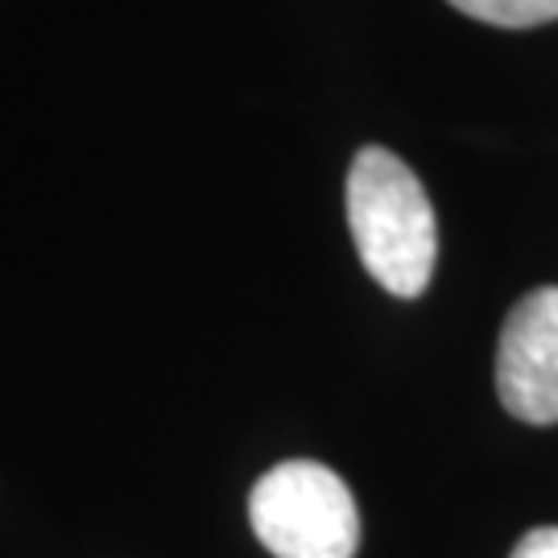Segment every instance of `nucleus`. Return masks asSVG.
<instances>
[{"label":"nucleus","instance_id":"obj_3","mask_svg":"<svg viewBox=\"0 0 558 558\" xmlns=\"http://www.w3.org/2000/svg\"><path fill=\"white\" fill-rule=\"evenodd\" d=\"M497 393L530 426L558 422V286L530 290L509 311L497 348Z\"/></svg>","mask_w":558,"mask_h":558},{"label":"nucleus","instance_id":"obj_1","mask_svg":"<svg viewBox=\"0 0 558 558\" xmlns=\"http://www.w3.org/2000/svg\"><path fill=\"white\" fill-rule=\"evenodd\" d=\"M348 228L364 269L393 299H418L439 257V223L418 174L385 145H364L348 170Z\"/></svg>","mask_w":558,"mask_h":558},{"label":"nucleus","instance_id":"obj_4","mask_svg":"<svg viewBox=\"0 0 558 558\" xmlns=\"http://www.w3.org/2000/svg\"><path fill=\"white\" fill-rule=\"evenodd\" d=\"M447 4L500 29H530L558 17V0H447Z\"/></svg>","mask_w":558,"mask_h":558},{"label":"nucleus","instance_id":"obj_5","mask_svg":"<svg viewBox=\"0 0 558 558\" xmlns=\"http://www.w3.org/2000/svg\"><path fill=\"white\" fill-rule=\"evenodd\" d=\"M509 558H558V525L530 530V534L513 546V555Z\"/></svg>","mask_w":558,"mask_h":558},{"label":"nucleus","instance_id":"obj_2","mask_svg":"<svg viewBox=\"0 0 558 558\" xmlns=\"http://www.w3.org/2000/svg\"><path fill=\"white\" fill-rule=\"evenodd\" d=\"M253 534L274 558H356L360 509L343 480L315 459H286L248 493Z\"/></svg>","mask_w":558,"mask_h":558}]
</instances>
